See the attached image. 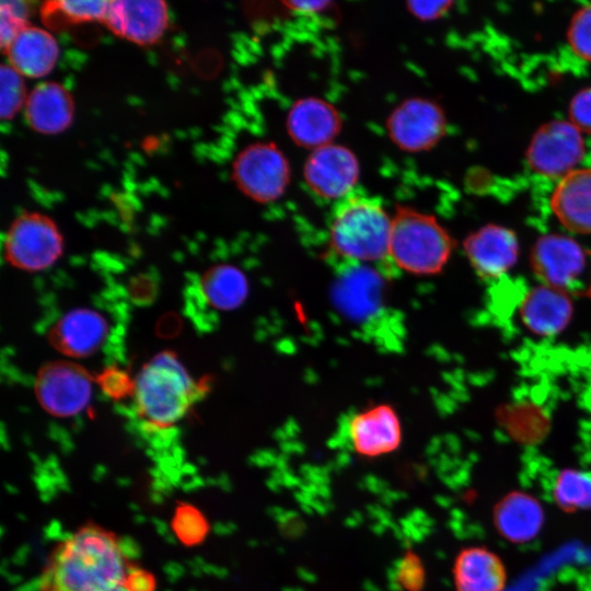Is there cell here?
I'll use <instances>...</instances> for the list:
<instances>
[{
	"label": "cell",
	"instance_id": "cell-1",
	"mask_svg": "<svg viewBox=\"0 0 591 591\" xmlns=\"http://www.w3.org/2000/svg\"><path fill=\"white\" fill-rule=\"evenodd\" d=\"M129 565L115 535L89 524L63 541L44 572V591H109L124 584Z\"/></svg>",
	"mask_w": 591,
	"mask_h": 591
},
{
	"label": "cell",
	"instance_id": "cell-2",
	"mask_svg": "<svg viewBox=\"0 0 591 591\" xmlns=\"http://www.w3.org/2000/svg\"><path fill=\"white\" fill-rule=\"evenodd\" d=\"M392 217L373 196L354 192L337 201L328 223L327 244L336 263L389 260Z\"/></svg>",
	"mask_w": 591,
	"mask_h": 591
},
{
	"label": "cell",
	"instance_id": "cell-3",
	"mask_svg": "<svg viewBox=\"0 0 591 591\" xmlns=\"http://www.w3.org/2000/svg\"><path fill=\"white\" fill-rule=\"evenodd\" d=\"M172 352H161L147 362L135 380L134 401L138 417L157 429L182 420L205 393Z\"/></svg>",
	"mask_w": 591,
	"mask_h": 591
},
{
	"label": "cell",
	"instance_id": "cell-4",
	"mask_svg": "<svg viewBox=\"0 0 591 591\" xmlns=\"http://www.w3.org/2000/svg\"><path fill=\"white\" fill-rule=\"evenodd\" d=\"M453 241L438 220L412 207L401 206L392 217L389 260L397 269L431 276L447 265Z\"/></svg>",
	"mask_w": 591,
	"mask_h": 591
},
{
	"label": "cell",
	"instance_id": "cell-5",
	"mask_svg": "<svg viewBox=\"0 0 591 591\" xmlns=\"http://www.w3.org/2000/svg\"><path fill=\"white\" fill-rule=\"evenodd\" d=\"M387 289L383 275L368 264L338 263L331 287L335 309L351 324L381 335L389 320Z\"/></svg>",
	"mask_w": 591,
	"mask_h": 591
},
{
	"label": "cell",
	"instance_id": "cell-6",
	"mask_svg": "<svg viewBox=\"0 0 591 591\" xmlns=\"http://www.w3.org/2000/svg\"><path fill=\"white\" fill-rule=\"evenodd\" d=\"M531 263L544 285L569 297L591 298V252L575 240L557 234L540 237Z\"/></svg>",
	"mask_w": 591,
	"mask_h": 591
},
{
	"label": "cell",
	"instance_id": "cell-7",
	"mask_svg": "<svg viewBox=\"0 0 591 591\" xmlns=\"http://www.w3.org/2000/svg\"><path fill=\"white\" fill-rule=\"evenodd\" d=\"M3 248L11 266L25 271H39L58 260L63 240L51 218L39 212H25L10 224Z\"/></svg>",
	"mask_w": 591,
	"mask_h": 591
},
{
	"label": "cell",
	"instance_id": "cell-8",
	"mask_svg": "<svg viewBox=\"0 0 591 591\" xmlns=\"http://www.w3.org/2000/svg\"><path fill=\"white\" fill-rule=\"evenodd\" d=\"M290 164L273 142L257 141L242 149L234 159L232 177L236 187L254 201L279 199L290 182Z\"/></svg>",
	"mask_w": 591,
	"mask_h": 591
},
{
	"label": "cell",
	"instance_id": "cell-9",
	"mask_svg": "<svg viewBox=\"0 0 591 591\" xmlns=\"http://www.w3.org/2000/svg\"><path fill=\"white\" fill-rule=\"evenodd\" d=\"M92 383L89 372L78 363L54 361L38 371L35 395L47 413L57 417H70L88 406Z\"/></svg>",
	"mask_w": 591,
	"mask_h": 591
},
{
	"label": "cell",
	"instance_id": "cell-10",
	"mask_svg": "<svg viewBox=\"0 0 591 591\" xmlns=\"http://www.w3.org/2000/svg\"><path fill=\"white\" fill-rule=\"evenodd\" d=\"M385 127L397 148L421 152L434 147L444 136L447 120L437 103L425 97H409L392 111Z\"/></svg>",
	"mask_w": 591,
	"mask_h": 591
},
{
	"label": "cell",
	"instance_id": "cell-11",
	"mask_svg": "<svg viewBox=\"0 0 591 591\" xmlns=\"http://www.w3.org/2000/svg\"><path fill=\"white\" fill-rule=\"evenodd\" d=\"M360 176L357 155L347 147L329 143L310 152L303 177L316 196L339 201L355 192Z\"/></svg>",
	"mask_w": 591,
	"mask_h": 591
},
{
	"label": "cell",
	"instance_id": "cell-12",
	"mask_svg": "<svg viewBox=\"0 0 591 591\" xmlns=\"http://www.w3.org/2000/svg\"><path fill=\"white\" fill-rule=\"evenodd\" d=\"M583 152L581 131L571 121L554 120L534 134L526 158L537 174L563 178L575 170Z\"/></svg>",
	"mask_w": 591,
	"mask_h": 591
},
{
	"label": "cell",
	"instance_id": "cell-13",
	"mask_svg": "<svg viewBox=\"0 0 591 591\" xmlns=\"http://www.w3.org/2000/svg\"><path fill=\"white\" fill-rule=\"evenodd\" d=\"M346 434L351 450L363 457L390 454L402 443L401 419L393 406L378 404L352 414Z\"/></svg>",
	"mask_w": 591,
	"mask_h": 591
},
{
	"label": "cell",
	"instance_id": "cell-14",
	"mask_svg": "<svg viewBox=\"0 0 591 591\" xmlns=\"http://www.w3.org/2000/svg\"><path fill=\"white\" fill-rule=\"evenodd\" d=\"M104 23L112 33L128 42L152 45L169 26L167 4L162 0L109 1Z\"/></svg>",
	"mask_w": 591,
	"mask_h": 591
},
{
	"label": "cell",
	"instance_id": "cell-15",
	"mask_svg": "<svg viewBox=\"0 0 591 591\" xmlns=\"http://www.w3.org/2000/svg\"><path fill=\"white\" fill-rule=\"evenodd\" d=\"M286 125L291 140L312 151L333 143L340 131L341 118L331 103L308 96L291 105Z\"/></svg>",
	"mask_w": 591,
	"mask_h": 591
},
{
	"label": "cell",
	"instance_id": "cell-16",
	"mask_svg": "<svg viewBox=\"0 0 591 591\" xmlns=\"http://www.w3.org/2000/svg\"><path fill=\"white\" fill-rule=\"evenodd\" d=\"M465 254L475 271L485 278H497L515 263L519 243L515 234L503 227L486 225L464 241Z\"/></svg>",
	"mask_w": 591,
	"mask_h": 591
},
{
	"label": "cell",
	"instance_id": "cell-17",
	"mask_svg": "<svg viewBox=\"0 0 591 591\" xmlns=\"http://www.w3.org/2000/svg\"><path fill=\"white\" fill-rule=\"evenodd\" d=\"M108 324L91 309H76L61 316L49 332V341L65 356L82 358L94 354L105 341Z\"/></svg>",
	"mask_w": 591,
	"mask_h": 591
},
{
	"label": "cell",
	"instance_id": "cell-18",
	"mask_svg": "<svg viewBox=\"0 0 591 591\" xmlns=\"http://www.w3.org/2000/svg\"><path fill=\"white\" fill-rule=\"evenodd\" d=\"M27 125L36 132L56 135L65 131L74 116V102L61 84L44 81L27 94L24 105Z\"/></svg>",
	"mask_w": 591,
	"mask_h": 591
},
{
	"label": "cell",
	"instance_id": "cell-19",
	"mask_svg": "<svg viewBox=\"0 0 591 591\" xmlns=\"http://www.w3.org/2000/svg\"><path fill=\"white\" fill-rule=\"evenodd\" d=\"M9 65L26 78H43L51 72L59 57V46L46 28L26 25L4 50Z\"/></svg>",
	"mask_w": 591,
	"mask_h": 591
},
{
	"label": "cell",
	"instance_id": "cell-20",
	"mask_svg": "<svg viewBox=\"0 0 591 591\" xmlns=\"http://www.w3.org/2000/svg\"><path fill=\"white\" fill-rule=\"evenodd\" d=\"M552 209L560 223L575 233H591V169L564 176L552 195Z\"/></svg>",
	"mask_w": 591,
	"mask_h": 591
},
{
	"label": "cell",
	"instance_id": "cell-21",
	"mask_svg": "<svg viewBox=\"0 0 591 591\" xmlns=\"http://www.w3.org/2000/svg\"><path fill=\"white\" fill-rule=\"evenodd\" d=\"M544 511L533 496L522 491L506 495L494 509L498 533L511 543H526L541 531Z\"/></svg>",
	"mask_w": 591,
	"mask_h": 591
},
{
	"label": "cell",
	"instance_id": "cell-22",
	"mask_svg": "<svg viewBox=\"0 0 591 591\" xmlns=\"http://www.w3.org/2000/svg\"><path fill=\"white\" fill-rule=\"evenodd\" d=\"M571 314L570 297L546 285L532 289L521 305L524 325L542 336H552L563 331Z\"/></svg>",
	"mask_w": 591,
	"mask_h": 591
},
{
	"label": "cell",
	"instance_id": "cell-23",
	"mask_svg": "<svg viewBox=\"0 0 591 591\" xmlns=\"http://www.w3.org/2000/svg\"><path fill=\"white\" fill-rule=\"evenodd\" d=\"M456 591H502L507 573L501 559L484 547H467L454 561Z\"/></svg>",
	"mask_w": 591,
	"mask_h": 591
},
{
	"label": "cell",
	"instance_id": "cell-24",
	"mask_svg": "<svg viewBox=\"0 0 591 591\" xmlns=\"http://www.w3.org/2000/svg\"><path fill=\"white\" fill-rule=\"evenodd\" d=\"M200 291L210 306L221 311H230L245 301L248 283L245 275L237 267L220 264L202 275Z\"/></svg>",
	"mask_w": 591,
	"mask_h": 591
},
{
	"label": "cell",
	"instance_id": "cell-25",
	"mask_svg": "<svg viewBox=\"0 0 591 591\" xmlns=\"http://www.w3.org/2000/svg\"><path fill=\"white\" fill-rule=\"evenodd\" d=\"M109 1L104 0H55L46 1L40 15L50 28L74 24L105 21Z\"/></svg>",
	"mask_w": 591,
	"mask_h": 591
},
{
	"label": "cell",
	"instance_id": "cell-26",
	"mask_svg": "<svg viewBox=\"0 0 591 591\" xmlns=\"http://www.w3.org/2000/svg\"><path fill=\"white\" fill-rule=\"evenodd\" d=\"M557 506L573 512L591 508V473L565 470L558 474L553 487Z\"/></svg>",
	"mask_w": 591,
	"mask_h": 591
},
{
	"label": "cell",
	"instance_id": "cell-27",
	"mask_svg": "<svg viewBox=\"0 0 591 591\" xmlns=\"http://www.w3.org/2000/svg\"><path fill=\"white\" fill-rule=\"evenodd\" d=\"M24 77L9 63L0 68V117L11 119L25 105L27 99Z\"/></svg>",
	"mask_w": 591,
	"mask_h": 591
},
{
	"label": "cell",
	"instance_id": "cell-28",
	"mask_svg": "<svg viewBox=\"0 0 591 591\" xmlns=\"http://www.w3.org/2000/svg\"><path fill=\"white\" fill-rule=\"evenodd\" d=\"M172 528L177 538L188 546L201 543L209 531V524L204 514L187 503L176 507Z\"/></svg>",
	"mask_w": 591,
	"mask_h": 591
},
{
	"label": "cell",
	"instance_id": "cell-29",
	"mask_svg": "<svg viewBox=\"0 0 591 591\" xmlns=\"http://www.w3.org/2000/svg\"><path fill=\"white\" fill-rule=\"evenodd\" d=\"M30 8L24 1L0 2V46L4 51L14 37L28 25Z\"/></svg>",
	"mask_w": 591,
	"mask_h": 591
},
{
	"label": "cell",
	"instance_id": "cell-30",
	"mask_svg": "<svg viewBox=\"0 0 591 591\" xmlns=\"http://www.w3.org/2000/svg\"><path fill=\"white\" fill-rule=\"evenodd\" d=\"M572 50L591 61V4L581 8L572 18L568 32Z\"/></svg>",
	"mask_w": 591,
	"mask_h": 591
},
{
	"label": "cell",
	"instance_id": "cell-31",
	"mask_svg": "<svg viewBox=\"0 0 591 591\" xmlns=\"http://www.w3.org/2000/svg\"><path fill=\"white\" fill-rule=\"evenodd\" d=\"M105 395L113 399H121L134 395L135 380L120 368H105L95 379Z\"/></svg>",
	"mask_w": 591,
	"mask_h": 591
},
{
	"label": "cell",
	"instance_id": "cell-32",
	"mask_svg": "<svg viewBox=\"0 0 591 591\" xmlns=\"http://www.w3.org/2000/svg\"><path fill=\"white\" fill-rule=\"evenodd\" d=\"M426 579V572L420 558L414 553H407L396 568V581L406 591H419Z\"/></svg>",
	"mask_w": 591,
	"mask_h": 591
},
{
	"label": "cell",
	"instance_id": "cell-33",
	"mask_svg": "<svg viewBox=\"0 0 591 591\" xmlns=\"http://www.w3.org/2000/svg\"><path fill=\"white\" fill-rule=\"evenodd\" d=\"M569 116L580 131L591 134V88L580 91L571 100Z\"/></svg>",
	"mask_w": 591,
	"mask_h": 591
},
{
	"label": "cell",
	"instance_id": "cell-34",
	"mask_svg": "<svg viewBox=\"0 0 591 591\" xmlns=\"http://www.w3.org/2000/svg\"><path fill=\"white\" fill-rule=\"evenodd\" d=\"M452 4V1H410L407 9L421 21H432L444 15Z\"/></svg>",
	"mask_w": 591,
	"mask_h": 591
},
{
	"label": "cell",
	"instance_id": "cell-35",
	"mask_svg": "<svg viewBox=\"0 0 591 591\" xmlns=\"http://www.w3.org/2000/svg\"><path fill=\"white\" fill-rule=\"evenodd\" d=\"M124 587L128 591H154L155 580L154 577L137 567H129L127 577L124 581Z\"/></svg>",
	"mask_w": 591,
	"mask_h": 591
},
{
	"label": "cell",
	"instance_id": "cell-36",
	"mask_svg": "<svg viewBox=\"0 0 591 591\" xmlns=\"http://www.w3.org/2000/svg\"><path fill=\"white\" fill-rule=\"evenodd\" d=\"M285 4L296 13L318 14L326 11L332 3L328 1H289Z\"/></svg>",
	"mask_w": 591,
	"mask_h": 591
},
{
	"label": "cell",
	"instance_id": "cell-37",
	"mask_svg": "<svg viewBox=\"0 0 591 591\" xmlns=\"http://www.w3.org/2000/svg\"><path fill=\"white\" fill-rule=\"evenodd\" d=\"M109 591H128V590L124 587V584H121V586H118V587H116V588H114V589H112Z\"/></svg>",
	"mask_w": 591,
	"mask_h": 591
}]
</instances>
